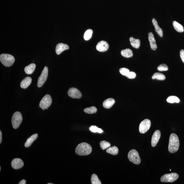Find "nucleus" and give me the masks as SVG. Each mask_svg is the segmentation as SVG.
I'll return each mask as SVG.
<instances>
[{
  "label": "nucleus",
  "instance_id": "21",
  "mask_svg": "<svg viewBox=\"0 0 184 184\" xmlns=\"http://www.w3.org/2000/svg\"><path fill=\"white\" fill-rule=\"evenodd\" d=\"M36 67V65L35 63H31L25 67L24 69L25 72L27 74H32L34 71Z\"/></svg>",
  "mask_w": 184,
  "mask_h": 184
},
{
  "label": "nucleus",
  "instance_id": "3",
  "mask_svg": "<svg viewBox=\"0 0 184 184\" xmlns=\"http://www.w3.org/2000/svg\"><path fill=\"white\" fill-rule=\"evenodd\" d=\"M0 61L2 64L7 67L12 66L15 61V58L11 55L3 54L0 55Z\"/></svg>",
  "mask_w": 184,
  "mask_h": 184
},
{
  "label": "nucleus",
  "instance_id": "23",
  "mask_svg": "<svg viewBox=\"0 0 184 184\" xmlns=\"http://www.w3.org/2000/svg\"><path fill=\"white\" fill-rule=\"evenodd\" d=\"M173 24L174 29L177 31L179 33L183 32L184 31V28L181 24L176 21H173Z\"/></svg>",
  "mask_w": 184,
  "mask_h": 184
},
{
  "label": "nucleus",
  "instance_id": "22",
  "mask_svg": "<svg viewBox=\"0 0 184 184\" xmlns=\"http://www.w3.org/2000/svg\"><path fill=\"white\" fill-rule=\"evenodd\" d=\"M121 54L122 56L127 58L131 57L133 56L132 51L129 49L122 50Z\"/></svg>",
  "mask_w": 184,
  "mask_h": 184
},
{
  "label": "nucleus",
  "instance_id": "4",
  "mask_svg": "<svg viewBox=\"0 0 184 184\" xmlns=\"http://www.w3.org/2000/svg\"><path fill=\"white\" fill-rule=\"evenodd\" d=\"M23 120V117L21 113L16 111L12 116L11 121L13 128L17 129L20 126Z\"/></svg>",
  "mask_w": 184,
  "mask_h": 184
},
{
  "label": "nucleus",
  "instance_id": "17",
  "mask_svg": "<svg viewBox=\"0 0 184 184\" xmlns=\"http://www.w3.org/2000/svg\"><path fill=\"white\" fill-rule=\"evenodd\" d=\"M32 79L31 77H27L24 78L21 82V87L23 89H26L31 84Z\"/></svg>",
  "mask_w": 184,
  "mask_h": 184
},
{
  "label": "nucleus",
  "instance_id": "36",
  "mask_svg": "<svg viewBox=\"0 0 184 184\" xmlns=\"http://www.w3.org/2000/svg\"><path fill=\"white\" fill-rule=\"evenodd\" d=\"M26 184V180L23 179L19 183V184Z\"/></svg>",
  "mask_w": 184,
  "mask_h": 184
},
{
  "label": "nucleus",
  "instance_id": "10",
  "mask_svg": "<svg viewBox=\"0 0 184 184\" xmlns=\"http://www.w3.org/2000/svg\"><path fill=\"white\" fill-rule=\"evenodd\" d=\"M68 93L69 96L74 99H80L82 96L81 92L75 88H70Z\"/></svg>",
  "mask_w": 184,
  "mask_h": 184
},
{
  "label": "nucleus",
  "instance_id": "38",
  "mask_svg": "<svg viewBox=\"0 0 184 184\" xmlns=\"http://www.w3.org/2000/svg\"><path fill=\"white\" fill-rule=\"evenodd\" d=\"M48 184H53V183H48Z\"/></svg>",
  "mask_w": 184,
  "mask_h": 184
},
{
  "label": "nucleus",
  "instance_id": "1",
  "mask_svg": "<svg viewBox=\"0 0 184 184\" xmlns=\"http://www.w3.org/2000/svg\"><path fill=\"white\" fill-rule=\"evenodd\" d=\"M92 151L91 146L86 143H82L78 145L75 149V153L81 156L89 155Z\"/></svg>",
  "mask_w": 184,
  "mask_h": 184
},
{
  "label": "nucleus",
  "instance_id": "19",
  "mask_svg": "<svg viewBox=\"0 0 184 184\" xmlns=\"http://www.w3.org/2000/svg\"><path fill=\"white\" fill-rule=\"evenodd\" d=\"M38 137V135L37 134H35L31 135V137L28 138L26 141L25 144V146L26 148L29 147L33 144V141L36 140Z\"/></svg>",
  "mask_w": 184,
  "mask_h": 184
},
{
  "label": "nucleus",
  "instance_id": "37",
  "mask_svg": "<svg viewBox=\"0 0 184 184\" xmlns=\"http://www.w3.org/2000/svg\"><path fill=\"white\" fill-rule=\"evenodd\" d=\"M2 141V133L1 130L0 131V144L1 143Z\"/></svg>",
  "mask_w": 184,
  "mask_h": 184
},
{
  "label": "nucleus",
  "instance_id": "8",
  "mask_svg": "<svg viewBox=\"0 0 184 184\" xmlns=\"http://www.w3.org/2000/svg\"><path fill=\"white\" fill-rule=\"evenodd\" d=\"M48 75V68L47 67H45L42 71V73L39 77L37 86L38 87H41L45 84L47 81Z\"/></svg>",
  "mask_w": 184,
  "mask_h": 184
},
{
  "label": "nucleus",
  "instance_id": "11",
  "mask_svg": "<svg viewBox=\"0 0 184 184\" xmlns=\"http://www.w3.org/2000/svg\"><path fill=\"white\" fill-rule=\"evenodd\" d=\"M109 45L106 41H102L99 42L96 46V49L100 52H105L108 49Z\"/></svg>",
  "mask_w": 184,
  "mask_h": 184
},
{
  "label": "nucleus",
  "instance_id": "25",
  "mask_svg": "<svg viewBox=\"0 0 184 184\" xmlns=\"http://www.w3.org/2000/svg\"><path fill=\"white\" fill-rule=\"evenodd\" d=\"M152 78L153 79H156L157 80L163 81L165 80L166 77L163 74L157 72L152 76Z\"/></svg>",
  "mask_w": 184,
  "mask_h": 184
},
{
  "label": "nucleus",
  "instance_id": "39",
  "mask_svg": "<svg viewBox=\"0 0 184 184\" xmlns=\"http://www.w3.org/2000/svg\"><path fill=\"white\" fill-rule=\"evenodd\" d=\"M1 167H0V171H1Z\"/></svg>",
  "mask_w": 184,
  "mask_h": 184
},
{
  "label": "nucleus",
  "instance_id": "14",
  "mask_svg": "<svg viewBox=\"0 0 184 184\" xmlns=\"http://www.w3.org/2000/svg\"><path fill=\"white\" fill-rule=\"evenodd\" d=\"M69 49V46L66 44L63 43L58 44L56 47V52L57 55H59L65 50Z\"/></svg>",
  "mask_w": 184,
  "mask_h": 184
},
{
  "label": "nucleus",
  "instance_id": "9",
  "mask_svg": "<svg viewBox=\"0 0 184 184\" xmlns=\"http://www.w3.org/2000/svg\"><path fill=\"white\" fill-rule=\"evenodd\" d=\"M151 125V121L150 120L145 119L143 120L139 125V130L140 133L142 134L145 133L149 130Z\"/></svg>",
  "mask_w": 184,
  "mask_h": 184
},
{
  "label": "nucleus",
  "instance_id": "5",
  "mask_svg": "<svg viewBox=\"0 0 184 184\" xmlns=\"http://www.w3.org/2000/svg\"><path fill=\"white\" fill-rule=\"evenodd\" d=\"M128 158L130 161L136 165H138L141 163V159L139 153L135 149H132L129 152Z\"/></svg>",
  "mask_w": 184,
  "mask_h": 184
},
{
  "label": "nucleus",
  "instance_id": "35",
  "mask_svg": "<svg viewBox=\"0 0 184 184\" xmlns=\"http://www.w3.org/2000/svg\"><path fill=\"white\" fill-rule=\"evenodd\" d=\"M180 56L182 61L184 63V50L181 49L180 51Z\"/></svg>",
  "mask_w": 184,
  "mask_h": 184
},
{
  "label": "nucleus",
  "instance_id": "28",
  "mask_svg": "<svg viewBox=\"0 0 184 184\" xmlns=\"http://www.w3.org/2000/svg\"><path fill=\"white\" fill-rule=\"evenodd\" d=\"M84 111L85 113L88 114H95L97 111V109L95 107H92L85 109Z\"/></svg>",
  "mask_w": 184,
  "mask_h": 184
},
{
  "label": "nucleus",
  "instance_id": "6",
  "mask_svg": "<svg viewBox=\"0 0 184 184\" xmlns=\"http://www.w3.org/2000/svg\"><path fill=\"white\" fill-rule=\"evenodd\" d=\"M52 99L49 95H45L41 101L39 106L43 110L45 109H47L52 103Z\"/></svg>",
  "mask_w": 184,
  "mask_h": 184
},
{
  "label": "nucleus",
  "instance_id": "7",
  "mask_svg": "<svg viewBox=\"0 0 184 184\" xmlns=\"http://www.w3.org/2000/svg\"><path fill=\"white\" fill-rule=\"evenodd\" d=\"M179 175L176 173L166 174L161 177V181L162 183H172L178 179Z\"/></svg>",
  "mask_w": 184,
  "mask_h": 184
},
{
  "label": "nucleus",
  "instance_id": "32",
  "mask_svg": "<svg viewBox=\"0 0 184 184\" xmlns=\"http://www.w3.org/2000/svg\"><path fill=\"white\" fill-rule=\"evenodd\" d=\"M168 67L165 64H162L159 65L157 67V69L160 71H166L168 70Z\"/></svg>",
  "mask_w": 184,
  "mask_h": 184
},
{
  "label": "nucleus",
  "instance_id": "27",
  "mask_svg": "<svg viewBox=\"0 0 184 184\" xmlns=\"http://www.w3.org/2000/svg\"><path fill=\"white\" fill-rule=\"evenodd\" d=\"M91 183L92 184H101V182L99 179L98 176L96 174H93L92 175L91 178Z\"/></svg>",
  "mask_w": 184,
  "mask_h": 184
},
{
  "label": "nucleus",
  "instance_id": "34",
  "mask_svg": "<svg viewBox=\"0 0 184 184\" xmlns=\"http://www.w3.org/2000/svg\"><path fill=\"white\" fill-rule=\"evenodd\" d=\"M136 77V74L135 72H130L127 76V77L129 79H133Z\"/></svg>",
  "mask_w": 184,
  "mask_h": 184
},
{
  "label": "nucleus",
  "instance_id": "29",
  "mask_svg": "<svg viewBox=\"0 0 184 184\" xmlns=\"http://www.w3.org/2000/svg\"><path fill=\"white\" fill-rule=\"evenodd\" d=\"M101 148L103 150H105L106 149L109 148L111 146L110 143L105 141H101L100 143Z\"/></svg>",
  "mask_w": 184,
  "mask_h": 184
},
{
  "label": "nucleus",
  "instance_id": "18",
  "mask_svg": "<svg viewBox=\"0 0 184 184\" xmlns=\"http://www.w3.org/2000/svg\"><path fill=\"white\" fill-rule=\"evenodd\" d=\"M115 103L114 99L110 98L104 101L103 104V107L105 109H110L112 107Z\"/></svg>",
  "mask_w": 184,
  "mask_h": 184
},
{
  "label": "nucleus",
  "instance_id": "13",
  "mask_svg": "<svg viewBox=\"0 0 184 184\" xmlns=\"http://www.w3.org/2000/svg\"><path fill=\"white\" fill-rule=\"evenodd\" d=\"M161 137V132L159 130L155 131L153 136L151 139V145L153 147L156 146Z\"/></svg>",
  "mask_w": 184,
  "mask_h": 184
},
{
  "label": "nucleus",
  "instance_id": "26",
  "mask_svg": "<svg viewBox=\"0 0 184 184\" xmlns=\"http://www.w3.org/2000/svg\"><path fill=\"white\" fill-rule=\"evenodd\" d=\"M167 101L171 103H178L180 101L179 99L177 97L175 96H169L167 99Z\"/></svg>",
  "mask_w": 184,
  "mask_h": 184
},
{
  "label": "nucleus",
  "instance_id": "2",
  "mask_svg": "<svg viewBox=\"0 0 184 184\" xmlns=\"http://www.w3.org/2000/svg\"><path fill=\"white\" fill-rule=\"evenodd\" d=\"M180 145L179 139L175 133L171 134L170 136L169 151L170 153H174L178 151Z\"/></svg>",
  "mask_w": 184,
  "mask_h": 184
},
{
  "label": "nucleus",
  "instance_id": "31",
  "mask_svg": "<svg viewBox=\"0 0 184 184\" xmlns=\"http://www.w3.org/2000/svg\"><path fill=\"white\" fill-rule=\"evenodd\" d=\"M89 129L91 132L93 133L98 132L99 133H102L103 132L101 129L98 128V127L94 125L90 127Z\"/></svg>",
  "mask_w": 184,
  "mask_h": 184
},
{
  "label": "nucleus",
  "instance_id": "30",
  "mask_svg": "<svg viewBox=\"0 0 184 184\" xmlns=\"http://www.w3.org/2000/svg\"><path fill=\"white\" fill-rule=\"evenodd\" d=\"M93 33V31L91 29H88L84 33V39L86 41L89 40L91 38Z\"/></svg>",
  "mask_w": 184,
  "mask_h": 184
},
{
  "label": "nucleus",
  "instance_id": "33",
  "mask_svg": "<svg viewBox=\"0 0 184 184\" xmlns=\"http://www.w3.org/2000/svg\"><path fill=\"white\" fill-rule=\"evenodd\" d=\"M119 72L120 74H122V75L125 76L127 77V76L130 72V71L128 69L126 68H121L120 69Z\"/></svg>",
  "mask_w": 184,
  "mask_h": 184
},
{
  "label": "nucleus",
  "instance_id": "20",
  "mask_svg": "<svg viewBox=\"0 0 184 184\" xmlns=\"http://www.w3.org/2000/svg\"><path fill=\"white\" fill-rule=\"evenodd\" d=\"M131 45L132 47L136 49H139L140 46V41L139 39H135L131 37L130 38Z\"/></svg>",
  "mask_w": 184,
  "mask_h": 184
},
{
  "label": "nucleus",
  "instance_id": "24",
  "mask_svg": "<svg viewBox=\"0 0 184 184\" xmlns=\"http://www.w3.org/2000/svg\"><path fill=\"white\" fill-rule=\"evenodd\" d=\"M106 152L107 153L110 154L111 155H116L118 154V152H119V149H118V147L115 146L108 148L106 150Z\"/></svg>",
  "mask_w": 184,
  "mask_h": 184
},
{
  "label": "nucleus",
  "instance_id": "15",
  "mask_svg": "<svg viewBox=\"0 0 184 184\" xmlns=\"http://www.w3.org/2000/svg\"><path fill=\"white\" fill-rule=\"evenodd\" d=\"M148 39L149 41L150 47L152 49L155 50L157 49V46L156 41L154 37L153 33L150 32L148 33Z\"/></svg>",
  "mask_w": 184,
  "mask_h": 184
},
{
  "label": "nucleus",
  "instance_id": "12",
  "mask_svg": "<svg viewBox=\"0 0 184 184\" xmlns=\"http://www.w3.org/2000/svg\"><path fill=\"white\" fill-rule=\"evenodd\" d=\"M24 163L22 160L19 158H15L12 161L11 166L13 169H18L24 166Z\"/></svg>",
  "mask_w": 184,
  "mask_h": 184
},
{
  "label": "nucleus",
  "instance_id": "16",
  "mask_svg": "<svg viewBox=\"0 0 184 184\" xmlns=\"http://www.w3.org/2000/svg\"><path fill=\"white\" fill-rule=\"evenodd\" d=\"M152 22H153V25L155 27V31L156 32L159 36L160 37H162L163 36V30L161 28L159 27L158 23H157L156 19L153 18L152 19Z\"/></svg>",
  "mask_w": 184,
  "mask_h": 184
}]
</instances>
